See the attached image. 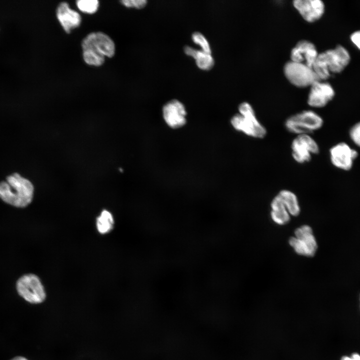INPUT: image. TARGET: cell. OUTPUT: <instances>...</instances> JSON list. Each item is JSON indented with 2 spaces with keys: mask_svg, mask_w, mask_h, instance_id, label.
Returning <instances> with one entry per match:
<instances>
[{
  "mask_svg": "<svg viewBox=\"0 0 360 360\" xmlns=\"http://www.w3.org/2000/svg\"><path fill=\"white\" fill-rule=\"evenodd\" d=\"M288 242L297 254L302 256H313L318 249L312 230L306 224L296 229L294 236L290 237Z\"/></svg>",
  "mask_w": 360,
  "mask_h": 360,
  "instance_id": "8",
  "label": "cell"
},
{
  "mask_svg": "<svg viewBox=\"0 0 360 360\" xmlns=\"http://www.w3.org/2000/svg\"><path fill=\"white\" fill-rule=\"evenodd\" d=\"M350 136L352 142L360 148V122L352 127L350 130Z\"/></svg>",
  "mask_w": 360,
  "mask_h": 360,
  "instance_id": "22",
  "label": "cell"
},
{
  "mask_svg": "<svg viewBox=\"0 0 360 360\" xmlns=\"http://www.w3.org/2000/svg\"><path fill=\"white\" fill-rule=\"evenodd\" d=\"M290 216H298L300 212V207L296 194L292 191L283 189L277 194Z\"/></svg>",
  "mask_w": 360,
  "mask_h": 360,
  "instance_id": "18",
  "label": "cell"
},
{
  "mask_svg": "<svg viewBox=\"0 0 360 360\" xmlns=\"http://www.w3.org/2000/svg\"><path fill=\"white\" fill-rule=\"evenodd\" d=\"M270 217L272 220L278 225H284L290 220V214L277 194L270 202Z\"/></svg>",
  "mask_w": 360,
  "mask_h": 360,
  "instance_id": "16",
  "label": "cell"
},
{
  "mask_svg": "<svg viewBox=\"0 0 360 360\" xmlns=\"http://www.w3.org/2000/svg\"><path fill=\"white\" fill-rule=\"evenodd\" d=\"M184 53L192 57L196 60V66L201 70H210L214 65V60L212 54L203 50H198L188 46L184 47Z\"/></svg>",
  "mask_w": 360,
  "mask_h": 360,
  "instance_id": "17",
  "label": "cell"
},
{
  "mask_svg": "<svg viewBox=\"0 0 360 360\" xmlns=\"http://www.w3.org/2000/svg\"><path fill=\"white\" fill-rule=\"evenodd\" d=\"M318 54L312 42L306 40L298 42L291 52L292 61L312 68Z\"/></svg>",
  "mask_w": 360,
  "mask_h": 360,
  "instance_id": "13",
  "label": "cell"
},
{
  "mask_svg": "<svg viewBox=\"0 0 360 360\" xmlns=\"http://www.w3.org/2000/svg\"><path fill=\"white\" fill-rule=\"evenodd\" d=\"M329 156L330 161L334 166L344 170H348L352 168L358 153L348 144L342 142L330 148Z\"/></svg>",
  "mask_w": 360,
  "mask_h": 360,
  "instance_id": "10",
  "label": "cell"
},
{
  "mask_svg": "<svg viewBox=\"0 0 360 360\" xmlns=\"http://www.w3.org/2000/svg\"><path fill=\"white\" fill-rule=\"evenodd\" d=\"M350 40L352 43L360 50V30L352 32L350 36Z\"/></svg>",
  "mask_w": 360,
  "mask_h": 360,
  "instance_id": "24",
  "label": "cell"
},
{
  "mask_svg": "<svg viewBox=\"0 0 360 360\" xmlns=\"http://www.w3.org/2000/svg\"><path fill=\"white\" fill-rule=\"evenodd\" d=\"M292 156L294 160L298 164L309 162L313 155L320 152V146L311 134L296 136L290 144Z\"/></svg>",
  "mask_w": 360,
  "mask_h": 360,
  "instance_id": "7",
  "label": "cell"
},
{
  "mask_svg": "<svg viewBox=\"0 0 360 360\" xmlns=\"http://www.w3.org/2000/svg\"><path fill=\"white\" fill-rule=\"evenodd\" d=\"M56 16L63 28L67 33L78 27L81 22L80 14L70 8L66 2L60 3L56 8Z\"/></svg>",
  "mask_w": 360,
  "mask_h": 360,
  "instance_id": "15",
  "label": "cell"
},
{
  "mask_svg": "<svg viewBox=\"0 0 360 360\" xmlns=\"http://www.w3.org/2000/svg\"><path fill=\"white\" fill-rule=\"evenodd\" d=\"M238 113L230 119L232 127L237 132L256 139H263L267 130L257 118L252 106L247 102L239 105Z\"/></svg>",
  "mask_w": 360,
  "mask_h": 360,
  "instance_id": "4",
  "label": "cell"
},
{
  "mask_svg": "<svg viewBox=\"0 0 360 360\" xmlns=\"http://www.w3.org/2000/svg\"><path fill=\"white\" fill-rule=\"evenodd\" d=\"M114 219L112 214L104 210L97 218L96 226L98 231L102 234L110 232L113 228Z\"/></svg>",
  "mask_w": 360,
  "mask_h": 360,
  "instance_id": "19",
  "label": "cell"
},
{
  "mask_svg": "<svg viewBox=\"0 0 360 360\" xmlns=\"http://www.w3.org/2000/svg\"><path fill=\"white\" fill-rule=\"evenodd\" d=\"M18 294L27 302L39 304L44 302L46 294L39 278L32 274L20 276L16 283Z\"/></svg>",
  "mask_w": 360,
  "mask_h": 360,
  "instance_id": "6",
  "label": "cell"
},
{
  "mask_svg": "<svg viewBox=\"0 0 360 360\" xmlns=\"http://www.w3.org/2000/svg\"><path fill=\"white\" fill-rule=\"evenodd\" d=\"M294 5L303 18L308 22L318 20L324 12V4L320 0H296Z\"/></svg>",
  "mask_w": 360,
  "mask_h": 360,
  "instance_id": "14",
  "label": "cell"
},
{
  "mask_svg": "<svg viewBox=\"0 0 360 360\" xmlns=\"http://www.w3.org/2000/svg\"><path fill=\"white\" fill-rule=\"evenodd\" d=\"M10 360H28L26 358L22 356H15Z\"/></svg>",
  "mask_w": 360,
  "mask_h": 360,
  "instance_id": "26",
  "label": "cell"
},
{
  "mask_svg": "<svg viewBox=\"0 0 360 360\" xmlns=\"http://www.w3.org/2000/svg\"><path fill=\"white\" fill-rule=\"evenodd\" d=\"M324 124L322 118L315 112L306 110L288 117L284 122L286 130L296 136L311 134L320 129Z\"/></svg>",
  "mask_w": 360,
  "mask_h": 360,
  "instance_id": "5",
  "label": "cell"
},
{
  "mask_svg": "<svg viewBox=\"0 0 360 360\" xmlns=\"http://www.w3.org/2000/svg\"><path fill=\"white\" fill-rule=\"evenodd\" d=\"M192 41L196 44L199 45L202 50L212 54L210 45L206 37L200 32H194L192 36Z\"/></svg>",
  "mask_w": 360,
  "mask_h": 360,
  "instance_id": "21",
  "label": "cell"
},
{
  "mask_svg": "<svg viewBox=\"0 0 360 360\" xmlns=\"http://www.w3.org/2000/svg\"><path fill=\"white\" fill-rule=\"evenodd\" d=\"M34 192L32 184L18 173H14L0 182V198L14 207L28 206L32 200Z\"/></svg>",
  "mask_w": 360,
  "mask_h": 360,
  "instance_id": "1",
  "label": "cell"
},
{
  "mask_svg": "<svg viewBox=\"0 0 360 360\" xmlns=\"http://www.w3.org/2000/svg\"><path fill=\"white\" fill-rule=\"evenodd\" d=\"M284 72L288 80L297 86H311L319 80L312 68L302 64L288 62L284 66Z\"/></svg>",
  "mask_w": 360,
  "mask_h": 360,
  "instance_id": "9",
  "label": "cell"
},
{
  "mask_svg": "<svg viewBox=\"0 0 360 360\" xmlns=\"http://www.w3.org/2000/svg\"><path fill=\"white\" fill-rule=\"evenodd\" d=\"M120 2L128 8H144L147 3L146 0H123Z\"/></svg>",
  "mask_w": 360,
  "mask_h": 360,
  "instance_id": "23",
  "label": "cell"
},
{
  "mask_svg": "<svg viewBox=\"0 0 360 360\" xmlns=\"http://www.w3.org/2000/svg\"><path fill=\"white\" fill-rule=\"evenodd\" d=\"M99 2L97 0H79L76 1V6L82 12L88 14L95 12L98 8Z\"/></svg>",
  "mask_w": 360,
  "mask_h": 360,
  "instance_id": "20",
  "label": "cell"
},
{
  "mask_svg": "<svg viewBox=\"0 0 360 360\" xmlns=\"http://www.w3.org/2000/svg\"><path fill=\"white\" fill-rule=\"evenodd\" d=\"M162 114L166 122L172 128H178L186 124V112L184 105L178 100L166 102L162 108Z\"/></svg>",
  "mask_w": 360,
  "mask_h": 360,
  "instance_id": "12",
  "label": "cell"
},
{
  "mask_svg": "<svg viewBox=\"0 0 360 360\" xmlns=\"http://www.w3.org/2000/svg\"><path fill=\"white\" fill-rule=\"evenodd\" d=\"M82 56L88 64L100 66L104 62V56L112 57L115 52L113 40L102 32L88 34L82 42Z\"/></svg>",
  "mask_w": 360,
  "mask_h": 360,
  "instance_id": "3",
  "label": "cell"
},
{
  "mask_svg": "<svg viewBox=\"0 0 360 360\" xmlns=\"http://www.w3.org/2000/svg\"><path fill=\"white\" fill-rule=\"evenodd\" d=\"M350 61V55L344 46L338 44L318 55L312 68L320 80L328 78L332 74L342 72Z\"/></svg>",
  "mask_w": 360,
  "mask_h": 360,
  "instance_id": "2",
  "label": "cell"
},
{
  "mask_svg": "<svg viewBox=\"0 0 360 360\" xmlns=\"http://www.w3.org/2000/svg\"><path fill=\"white\" fill-rule=\"evenodd\" d=\"M341 360H360V356L358 354H354L350 357L343 356Z\"/></svg>",
  "mask_w": 360,
  "mask_h": 360,
  "instance_id": "25",
  "label": "cell"
},
{
  "mask_svg": "<svg viewBox=\"0 0 360 360\" xmlns=\"http://www.w3.org/2000/svg\"><path fill=\"white\" fill-rule=\"evenodd\" d=\"M310 86L308 103L311 107L323 108L334 96V89L328 82L318 80Z\"/></svg>",
  "mask_w": 360,
  "mask_h": 360,
  "instance_id": "11",
  "label": "cell"
}]
</instances>
